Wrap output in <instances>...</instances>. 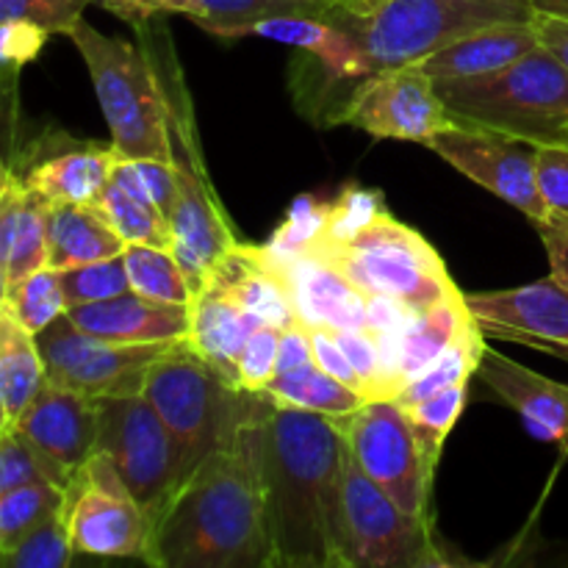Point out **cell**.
I'll use <instances>...</instances> for the list:
<instances>
[{
	"mask_svg": "<svg viewBox=\"0 0 568 568\" xmlns=\"http://www.w3.org/2000/svg\"><path fill=\"white\" fill-rule=\"evenodd\" d=\"M9 430H11V419L3 408V399H0V438H3Z\"/></svg>",
	"mask_w": 568,
	"mask_h": 568,
	"instance_id": "obj_55",
	"label": "cell"
},
{
	"mask_svg": "<svg viewBox=\"0 0 568 568\" xmlns=\"http://www.w3.org/2000/svg\"><path fill=\"white\" fill-rule=\"evenodd\" d=\"M338 347L353 364L355 375H358L364 394L369 399H394L397 397V381H394L392 369H388L386 358L381 353V344L369 331H331Z\"/></svg>",
	"mask_w": 568,
	"mask_h": 568,
	"instance_id": "obj_39",
	"label": "cell"
},
{
	"mask_svg": "<svg viewBox=\"0 0 568 568\" xmlns=\"http://www.w3.org/2000/svg\"><path fill=\"white\" fill-rule=\"evenodd\" d=\"M536 175L549 211L547 222L568 227V144H538Z\"/></svg>",
	"mask_w": 568,
	"mask_h": 568,
	"instance_id": "obj_43",
	"label": "cell"
},
{
	"mask_svg": "<svg viewBox=\"0 0 568 568\" xmlns=\"http://www.w3.org/2000/svg\"><path fill=\"white\" fill-rule=\"evenodd\" d=\"M92 3L98 0H0V26L3 22H33V26H42L44 31L64 37Z\"/></svg>",
	"mask_w": 568,
	"mask_h": 568,
	"instance_id": "obj_41",
	"label": "cell"
},
{
	"mask_svg": "<svg viewBox=\"0 0 568 568\" xmlns=\"http://www.w3.org/2000/svg\"><path fill=\"white\" fill-rule=\"evenodd\" d=\"M258 397L270 399V403L275 405H283V408L311 410V414L327 416V419L355 414L361 405L369 403L364 394L344 386L342 381L327 375V372L316 364L300 366V369L292 372H277V375L266 383V388Z\"/></svg>",
	"mask_w": 568,
	"mask_h": 568,
	"instance_id": "obj_28",
	"label": "cell"
},
{
	"mask_svg": "<svg viewBox=\"0 0 568 568\" xmlns=\"http://www.w3.org/2000/svg\"><path fill=\"white\" fill-rule=\"evenodd\" d=\"M48 209L50 205L28 189L26 205H22L20 222H17L14 242H11L9 283L48 266Z\"/></svg>",
	"mask_w": 568,
	"mask_h": 568,
	"instance_id": "obj_37",
	"label": "cell"
},
{
	"mask_svg": "<svg viewBox=\"0 0 568 568\" xmlns=\"http://www.w3.org/2000/svg\"><path fill=\"white\" fill-rule=\"evenodd\" d=\"M250 37L272 39V42L308 50L336 81H361V78L375 72L358 39L344 31L342 26H336V22L325 20V17H270V20L255 22L250 28Z\"/></svg>",
	"mask_w": 568,
	"mask_h": 568,
	"instance_id": "obj_24",
	"label": "cell"
},
{
	"mask_svg": "<svg viewBox=\"0 0 568 568\" xmlns=\"http://www.w3.org/2000/svg\"><path fill=\"white\" fill-rule=\"evenodd\" d=\"M155 568H275L247 433L205 458L153 521Z\"/></svg>",
	"mask_w": 568,
	"mask_h": 568,
	"instance_id": "obj_2",
	"label": "cell"
},
{
	"mask_svg": "<svg viewBox=\"0 0 568 568\" xmlns=\"http://www.w3.org/2000/svg\"><path fill=\"white\" fill-rule=\"evenodd\" d=\"M244 433L264 494L275 568H338L344 436L336 422L253 394Z\"/></svg>",
	"mask_w": 568,
	"mask_h": 568,
	"instance_id": "obj_1",
	"label": "cell"
},
{
	"mask_svg": "<svg viewBox=\"0 0 568 568\" xmlns=\"http://www.w3.org/2000/svg\"><path fill=\"white\" fill-rule=\"evenodd\" d=\"M433 83L453 122L491 128L536 144L566 142L568 70L541 44L503 70Z\"/></svg>",
	"mask_w": 568,
	"mask_h": 568,
	"instance_id": "obj_4",
	"label": "cell"
},
{
	"mask_svg": "<svg viewBox=\"0 0 568 568\" xmlns=\"http://www.w3.org/2000/svg\"><path fill=\"white\" fill-rule=\"evenodd\" d=\"M64 505V488L53 480H28L0 494V555L14 549L39 521Z\"/></svg>",
	"mask_w": 568,
	"mask_h": 568,
	"instance_id": "obj_34",
	"label": "cell"
},
{
	"mask_svg": "<svg viewBox=\"0 0 568 568\" xmlns=\"http://www.w3.org/2000/svg\"><path fill=\"white\" fill-rule=\"evenodd\" d=\"M142 394L175 436L186 477L205 458L236 444L253 405V394L192 353L189 338L150 366Z\"/></svg>",
	"mask_w": 568,
	"mask_h": 568,
	"instance_id": "obj_6",
	"label": "cell"
},
{
	"mask_svg": "<svg viewBox=\"0 0 568 568\" xmlns=\"http://www.w3.org/2000/svg\"><path fill=\"white\" fill-rule=\"evenodd\" d=\"M564 144H568V133H566V142Z\"/></svg>",
	"mask_w": 568,
	"mask_h": 568,
	"instance_id": "obj_56",
	"label": "cell"
},
{
	"mask_svg": "<svg viewBox=\"0 0 568 568\" xmlns=\"http://www.w3.org/2000/svg\"><path fill=\"white\" fill-rule=\"evenodd\" d=\"M536 11H549V14L568 17V0H527Z\"/></svg>",
	"mask_w": 568,
	"mask_h": 568,
	"instance_id": "obj_52",
	"label": "cell"
},
{
	"mask_svg": "<svg viewBox=\"0 0 568 568\" xmlns=\"http://www.w3.org/2000/svg\"><path fill=\"white\" fill-rule=\"evenodd\" d=\"M39 477L53 480L48 464H44V460L39 458L14 430L6 433V436L0 438V494L20 486V483L39 480ZM55 486H59V483H55Z\"/></svg>",
	"mask_w": 568,
	"mask_h": 568,
	"instance_id": "obj_44",
	"label": "cell"
},
{
	"mask_svg": "<svg viewBox=\"0 0 568 568\" xmlns=\"http://www.w3.org/2000/svg\"><path fill=\"white\" fill-rule=\"evenodd\" d=\"M116 161L120 155L111 144L109 148L89 144V148L55 150L28 164L20 181L48 205H94L103 189L109 186Z\"/></svg>",
	"mask_w": 568,
	"mask_h": 568,
	"instance_id": "obj_23",
	"label": "cell"
},
{
	"mask_svg": "<svg viewBox=\"0 0 568 568\" xmlns=\"http://www.w3.org/2000/svg\"><path fill=\"white\" fill-rule=\"evenodd\" d=\"M338 120L375 139L422 144L453 122L436 83L419 64L392 67L361 78Z\"/></svg>",
	"mask_w": 568,
	"mask_h": 568,
	"instance_id": "obj_15",
	"label": "cell"
},
{
	"mask_svg": "<svg viewBox=\"0 0 568 568\" xmlns=\"http://www.w3.org/2000/svg\"><path fill=\"white\" fill-rule=\"evenodd\" d=\"M48 37L53 33L33 22H3L0 26V70L17 72L22 64L37 59Z\"/></svg>",
	"mask_w": 568,
	"mask_h": 568,
	"instance_id": "obj_46",
	"label": "cell"
},
{
	"mask_svg": "<svg viewBox=\"0 0 568 568\" xmlns=\"http://www.w3.org/2000/svg\"><path fill=\"white\" fill-rule=\"evenodd\" d=\"M161 75V72H159ZM166 94V116H170L172 170L178 183V203L170 216L172 253L186 272L192 292L209 286L214 272L239 244L220 197L205 175L200 159L197 139H194L192 109H189L186 89L181 78L161 75Z\"/></svg>",
	"mask_w": 568,
	"mask_h": 568,
	"instance_id": "obj_8",
	"label": "cell"
},
{
	"mask_svg": "<svg viewBox=\"0 0 568 568\" xmlns=\"http://www.w3.org/2000/svg\"><path fill=\"white\" fill-rule=\"evenodd\" d=\"M122 261H125L131 292L155 303L192 305L194 292L172 250L153 247V244H125Z\"/></svg>",
	"mask_w": 568,
	"mask_h": 568,
	"instance_id": "obj_31",
	"label": "cell"
},
{
	"mask_svg": "<svg viewBox=\"0 0 568 568\" xmlns=\"http://www.w3.org/2000/svg\"><path fill=\"white\" fill-rule=\"evenodd\" d=\"M37 344L50 383L98 399L142 392L150 366L181 342L114 344L78 331L64 314L37 333Z\"/></svg>",
	"mask_w": 568,
	"mask_h": 568,
	"instance_id": "obj_13",
	"label": "cell"
},
{
	"mask_svg": "<svg viewBox=\"0 0 568 568\" xmlns=\"http://www.w3.org/2000/svg\"><path fill=\"white\" fill-rule=\"evenodd\" d=\"M427 148L464 172L483 189L497 194L530 222H547L549 211L538 189V144L480 125L449 122L427 139Z\"/></svg>",
	"mask_w": 568,
	"mask_h": 568,
	"instance_id": "obj_14",
	"label": "cell"
},
{
	"mask_svg": "<svg viewBox=\"0 0 568 568\" xmlns=\"http://www.w3.org/2000/svg\"><path fill=\"white\" fill-rule=\"evenodd\" d=\"M11 430L48 464L53 480L67 488L98 447L94 399L44 381Z\"/></svg>",
	"mask_w": 568,
	"mask_h": 568,
	"instance_id": "obj_17",
	"label": "cell"
},
{
	"mask_svg": "<svg viewBox=\"0 0 568 568\" xmlns=\"http://www.w3.org/2000/svg\"><path fill=\"white\" fill-rule=\"evenodd\" d=\"M383 0H338V9H344L347 14H366V11L377 9Z\"/></svg>",
	"mask_w": 568,
	"mask_h": 568,
	"instance_id": "obj_51",
	"label": "cell"
},
{
	"mask_svg": "<svg viewBox=\"0 0 568 568\" xmlns=\"http://www.w3.org/2000/svg\"><path fill=\"white\" fill-rule=\"evenodd\" d=\"M64 37L87 61L116 155L172 164L166 94L153 53L128 39L105 37L83 17Z\"/></svg>",
	"mask_w": 568,
	"mask_h": 568,
	"instance_id": "obj_5",
	"label": "cell"
},
{
	"mask_svg": "<svg viewBox=\"0 0 568 568\" xmlns=\"http://www.w3.org/2000/svg\"><path fill=\"white\" fill-rule=\"evenodd\" d=\"M116 183L131 189L133 194L144 197L153 203L161 214L170 220L172 211L178 203V183L175 170L170 161H155V159H120L114 166Z\"/></svg>",
	"mask_w": 568,
	"mask_h": 568,
	"instance_id": "obj_40",
	"label": "cell"
},
{
	"mask_svg": "<svg viewBox=\"0 0 568 568\" xmlns=\"http://www.w3.org/2000/svg\"><path fill=\"white\" fill-rule=\"evenodd\" d=\"M98 6L136 28L161 14H181L192 22H200L205 17L200 0H98Z\"/></svg>",
	"mask_w": 568,
	"mask_h": 568,
	"instance_id": "obj_45",
	"label": "cell"
},
{
	"mask_svg": "<svg viewBox=\"0 0 568 568\" xmlns=\"http://www.w3.org/2000/svg\"><path fill=\"white\" fill-rule=\"evenodd\" d=\"M483 336L568 361V286L549 275L519 288L464 294Z\"/></svg>",
	"mask_w": 568,
	"mask_h": 568,
	"instance_id": "obj_16",
	"label": "cell"
},
{
	"mask_svg": "<svg viewBox=\"0 0 568 568\" xmlns=\"http://www.w3.org/2000/svg\"><path fill=\"white\" fill-rule=\"evenodd\" d=\"M547 247L549 266L558 281H568V227L555 225V222H532Z\"/></svg>",
	"mask_w": 568,
	"mask_h": 568,
	"instance_id": "obj_50",
	"label": "cell"
},
{
	"mask_svg": "<svg viewBox=\"0 0 568 568\" xmlns=\"http://www.w3.org/2000/svg\"><path fill=\"white\" fill-rule=\"evenodd\" d=\"M98 211L109 220L125 244H153L172 250V225L153 203L133 194L114 178L98 197Z\"/></svg>",
	"mask_w": 568,
	"mask_h": 568,
	"instance_id": "obj_32",
	"label": "cell"
},
{
	"mask_svg": "<svg viewBox=\"0 0 568 568\" xmlns=\"http://www.w3.org/2000/svg\"><path fill=\"white\" fill-rule=\"evenodd\" d=\"M272 250L281 255L294 311L305 327L366 331L369 297L361 288H355L347 277H342L336 270L311 258V255L286 253V250L277 247Z\"/></svg>",
	"mask_w": 568,
	"mask_h": 568,
	"instance_id": "obj_20",
	"label": "cell"
},
{
	"mask_svg": "<svg viewBox=\"0 0 568 568\" xmlns=\"http://www.w3.org/2000/svg\"><path fill=\"white\" fill-rule=\"evenodd\" d=\"M205 17L197 22L214 37H250V28L270 17H325L331 20L338 0H200Z\"/></svg>",
	"mask_w": 568,
	"mask_h": 568,
	"instance_id": "obj_29",
	"label": "cell"
},
{
	"mask_svg": "<svg viewBox=\"0 0 568 568\" xmlns=\"http://www.w3.org/2000/svg\"><path fill=\"white\" fill-rule=\"evenodd\" d=\"M44 361L37 336L9 308L0 305V399L11 425L44 386Z\"/></svg>",
	"mask_w": 568,
	"mask_h": 568,
	"instance_id": "obj_26",
	"label": "cell"
},
{
	"mask_svg": "<svg viewBox=\"0 0 568 568\" xmlns=\"http://www.w3.org/2000/svg\"><path fill=\"white\" fill-rule=\"evenodd\" d=\"M333 422L369 480L405 514L433 519V477L427 475L419 444L397 399H369L355 414L336 416Z\"/></svg>",
	"mask_w": 568,
	"mask_h": 568,
	"instance_id": "obj_11",
	"label": "cell"
},
{
	"mask_svg": "<svg viewBox=\"0 0 568 568\" xmlns=\"http://www.w3.org/2000/svg\"><path fill=\"white\" fill-rule=\"evenodd\" d=\"M527 0H383L366 14L336 9L331 22L353 33L372 67L422 64L444 44L499 20H530Z\"/></svg>",
	"mask_w": 568,
	"mask_h": 568,
	"instance_id": "obj_7",
	"label": "cell"
},
{
	"mask_svg": "<svg viewBox=\"0 0 568 568\" xmlns=\"http://www.w3.org/2000/svg\"><path fill=\"white\" fill-rule=\"evenodd\" d=\"M311 331V342H314V358H316V366H322V369L327 372V375H333L336 381H342L344 386L355 388L358 394H364V386H361L358 375H355L353 364H349V358L344 355V349L338 347V342L333 338V333L327 331V327H308ZM366 397V394H364ZM369 399V397H366Z\"/></svg>",
	"mask_w": 568,
	"mask_h": 568,
	"instance_id": "obj_47",
	"label": "cell"
},
{
	"mask_svg": "<svg viewBox=\"0 0 568 568\" xmlns=\"http://www.w3.org/2000/svg\"><path fill=\"white\" fill-rule=\"evenodd\" d=\"M536 44L538 37L530 20H499L444 44L419 67L433 81H458L503 70Z\"/></svg>",
	"mask_w": 568,
	"mask_h": 568,
	"instance_id": "obj_22",
	"label": "cell"
},
{
	"mask_svg": "<svg viewBox=\"0 0 568 568\" xmlns=\"http://www.w3.org/2000/svg\"><path fill=\"white\" fill-rule=\"evenodd\" d=\"M347 277L366 297H392L422 314L438 300L460 292L447 264L414 227L394 220L386 209L342 236H314L300 250Z\"/></svg>",
	"mask_w": 568,
	"mask_h": 568,
	"instance_id": "obj_3",
	"label": "cell"
},
{
	"mask_svg": "<svg viewBox=\"0 0 568 568\" xmlns=\"http://www.w3.org/2000/svg\"><path fill=\"white\" fill-rule=\"evenodd\" d=\"M64 510L75 555L148 564L153 536L150 516L103 453H94L64 488Z\"/></svg>",
	"mask_w": 568,
	"mask_h": 568,
	"instance_id": "obj_12",
	"label": "cell"
},
{
	"mask_svg": "<svg viewBox=\"0 0 568 568\" xmlns=\"http://www.w3.org/2000/svg\"><path fill=\"white\" fill-rule=\"evenodd\" d=\"M277 344H281V327L261 325L250 333L236 364L242 392L261 394L266 383L277 375Z\"/></svg>",
	"mask_w": 568,
	"mask_h": 568,
	"instance_id": "obj_42",
	"label": "cell"
},
{
	"mask_svg": "<svg viewBox=\"0 0 568 568\" xmlns=\"http://www.w3.org/2000/svg\"><path fill=\"white\" fill-rule=\"evenodd\" d=\"M11 175H14V172L9 170V164H6L3 155H0V197H3L6 186H9V181H11Z\"/></svg>",
	"mask_w": 568,
	"mask_h": 568,
	"instance_id": "obj_54",
	"label": "cell"
},
{
	"mask_svg": "<svg viewBox=\"0 0 568 568\" xmlns=\"http://www.w3.org/2000/svg\"><path fill=\"white\" fill-rule=\"evenodd\" d=\"M532 31H536L538 44L547 48L555 59L568 70V17L549 14V11H536L530 14Z\"/></svg>",
	"mask_w": 568,
	"mask_h": 568,
	"instance_id": "obj_49",
	"label": "cell"
},
{
	"mask_svg": "<svg viewBox=\"0 0 568 568\" xmlns=\"http://www.w3.org/2000/svg\"><path fill=\"white\" fill-rule=\"evenodd\" d=\"M125 242L109 225L98 205L59 203L48 209V266L64 272L72 266L122 255Z\"/></svg>",
	"mask_w": 568,
	"mask_h": 568,
	"instance_id": "obj_25",
	"label": "cell"
},
{
	"mask_svg": "<svg viewBox=\"0 0 568 568\" xmlns=\"http://www.w3.org/2000/svg\"><path fill=\"white\" fill-rule=\"evenodd\" d=\"M6 303L14 311L17 320L37 336L44 327L53 325L59 316L67 314L61 272L53 270V266H42V270L9 283V297H6Z\"/></svg>",
	"mask_w": 568,
	"mask_h": 568,
	"instance_id": "obj_35",
	"label": "cell"
},
{
	"mask_svg": "<svg viewBox=\"0 0 568 568\" xmlns=\"http://www.w3.org/2000/svg\"><path fill=\"white\" fill-rule=\"evenodd\" d=\"M483 349H486V336H483L477 320L427 366L422 375H416L403 392L397 394L399 405H414L419 399L433 397L438 392H447L453 386H469L471 375H477V366H480Z\"/></svg>",
	"mask_w": 568,
	"mask_h": 568,
	"instance_id": "obj_30",
	"label": "cell"
},
{
	"mask_svg": "<svg viewBox=\"0 0 568 568\" xmlns=\"http://www.w3.org/2000/svg\"><path fill=\"white\" fill-rule=\"evenodd\" d=\"M477 377L521 416L530 436L568 449V386L527 369L494 347L483 349Z\"/></svg>",
	"mask_w": 568,
	"mask_h": 568,
	"instance_id": "obj_18",
	"label": "cell"
},
{
	"mask_svg": "<svg viewBox=\"0 0 568 568\" xmlns=\"http://www.w3.org/2000/svg\"><path fill=\"white\" fill-rule=\"evenodd\" d=\"M192 331H189V349L197 353L205 364L214 366L222 377L239 386L236 364L244 342L255 327L266 325L261 316L244 308L225 286L211 281L192 297Z\"/></svg>",
	"mask_w": 568,
	"mask_h": 568,
	"instance_id": "obj_21",
	"label": "cell"
},
{
	"mask_svg": "<svg viewBox=\"0 0 568 568\" xmlns=\"http://www.w3.org/2000/svg\"><path fill=\"white\" fill-rule=\"evenodd\" d=\"M6 297H9V266L0 261V305L6 303Z\"/></svg>",
	"mask_w": 568,
	"mask_h": 568,
	"instance_id": "obj_53",
	"label": "cell"
},
{
	"mask_svg": "<svg viewBox=\"0 0 568 568\" xmlns=\"http://www.w3.org/2000/svg\"><path fill=\"white\" fill-rule=\"evenodd\" d=\"M61 288H64L67 308H72V305L120 297V294L131 292V281H128L122 255H114V258L92 261V264L64 270L61 272Z\"/></svg>",
	"mask_w": 568,
	"mask_h": 568,
	"instance_id": "obj_38",
	"label": "cell"
},
{
	"mask_svg": "<svg viewBox=\"0 0 568 568\" xmlns=\"http://www.w3.org/2000/svg\"><path fill=\"white\" fill-rule=\"evenodd\" d=\"M67 320L78 331L114 344L186 342L192 331L189 305L155 303L136 292H125L100 303L72 305L67 308Z\"/></svg>",
	"mask_w": 568,
	"mask_h": 568,
	"instance_id": "obj_19",
	"label": "cell"
},
{
	"mask_svg": "<svg viewBox=\"0 0 568 568\" xmlns=\"http://www.w3.org/2000/svg\"><path fill=\"white\" fill-rule=\"evenodd\" d=\"M94 410H98L94 453H103L114 464L116 475L153 525L178 486L186 480L175 436L142 392L98 397Z\"/></svg>",
	"mask_w": 568,
	"mask_h": 568,
	"instance_id": "obj_10",
	"label": "cell"
},
{
	"mask_svg": "<svg viewBox=\"0 0 568 568\" xmlns=\"http://www.w3.org/2000/svg\"><path fill=\"white\" fill-rule=\"evenodd\" d=\"M75 558L72 547L70 525H67V510H59L39 521L14 549L0 555V568H67Z\"/></svg>",
	"mask_w": 568,
	"mask_h": 568,
	"instance_id": "obj_36",
	"label": "cell"
},
{
	"mask_svg": "<svg viewBox=\"0 0 568 568\" xmlns=\"http://www.w3.org/2000/svg\"><path fill=\"white\" fill-rule=\"evenodd\" d=\"M466 403H469V386H453L447 392H438L414 405H403L410 430L416 436V444H419L425 469L433 480H436V466L438 458H442L444 444H447V436L453 433L455 422L464 414Z\"/></svg>",
	"mask_w": 568,
	"mask_h": 568,
	"instance_id": "obj_33",
	"label": "cell"
},
{
	"mask_svg": "<svg viewBox=\"0 0 568 568\" xmlns=\"http://www.w3.org/2000/svg\"><path fill=\"white\" fill-rule=\"evenodd\" d=\"M308 364H316L314 342H311L308 327L303 322H297L292 327H283L281 344H277V372H292Z\"/></svg>",
	"mask_w": 568,
	"mask_h": 568,
	"instance_id": "obj_48",
	"label": "cell"
},
{
	"mask_svg": "<svg viewBox=\"0 0 568 568\" xmlns=\"http://www.w3.org/2000/svg\"><path fill=\"white\" fill-rule=\"evenodd\" d=\"M471 322H475V316L466 305L464 292L449 294V297L438 300L436 305L416 314L403 344H399V392L416 375H422Z\"/></svg>",
	"mask_w": 568,
	"mask_h": 568,
	"instance_id": "obj_27",
	"label": "cell"
},
{
	"mask_svg": "<svg viewBox=\"0 0 568 568\" xmlns=\"http://www.w3.org/2000/svg\"><path fill=\"white\" fill-rule=\"evenodd\" d=\"M433 519L405 514L375 480L364 475L344 442L342 508L336 530L338 568L442 566Z\"/></svg>",
	"mask_w": 568,
	"mask_h": 568,
	"instance_id": "obj_9",
	"label": "cell"
}]
</instances>
